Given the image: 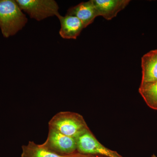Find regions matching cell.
I'll return each instance as SVG.
<instances>
[{"instance_id":"6da1fadb","label":"cell","mask_w":157,"mask_h":157,"mask_svg":"<svg viewBox=\"0 0 157 157\" xmlns=\"http://www.w3.org/2000/svg\"><path fill=\"white\" fill-rule=\"evenodd\" d=\"M28 21L15 0H0V29L5 38L17 34Z\"/></svg>"},{"instance_id":"7a4b0ae2","label":"cell","mask_w":157,"mask_h":157,"mask_svg":"<svg viewBox=\"0 0 157 157\" xmlns=\"http://www.w3.org/2000/svg\"><path fill=\"white\" fill-rule=\"evenodd\" d=\"M48 126L76 139L90 129L82 116L70 111H61L56 113L49 121Z\"/></svg>"},{"instance_id":"3957f363","label":"cell","mask_w":157,"mask_h":157,"mask_svg":"<svg viewBox=\"0 0 157 157\" xmlns=\"http://www.w3.org/2000/svg\"><path fill=\"white\" fill-rule=\"evenodd\" d=\"M21 11L31 18L41 21L48 17L60 15L59 6L54 0H15Z\"/></svg>"},{"instance_id":"277c9868","label":"cell","mask_w":157,"mask_h":157,"mask_svg":"<svg viewBox=\"0 0 157 157\" xmlns=\"http://www.w3.org/2000/svg\"><path fill=\"white\" fill-rule=\"evenodd\" d=\"M77 150L85 155H100L107 157H123L117 151L101 144L89 130L76 139Z\"/></svg>"},{"instance_id":"5b68a950","label":"cell","mask_w":157,"mask_h":157,"mask_svg":"<svg viewBox=\"0 0 157 157\" xmlns=\"http://www.w3.org/2000/svg\"><path fill=\"white\" fill-rule=\"evenodd\" d=\"M42 144L59 154H73L77 150L76 139L63 135L50 128H49L47 139Z\"/></svg>"},{"instance_id":"8992f818","label":"cell","mask_w":157,"mask_h":157,"mask_svg":"<svg viewBox=\"0 0 157 157\" xmlns=\"http://www.w3.org/2000/svg\"><path fill=\"white\" fill-rule=\"evenodd\" d=\"M98 16L107 20L116 17L120 11L124 9L130 3L129 0H93Z\"/></svg>"},{"instance_id":"52a82bcc","label":"cell","mask_w":157,"mask_h":157,"mask_svg":"<svg viewBox=\"0 0 157 157\" xmlns=\"http://www.w3.org/2000/svg\"><path fill=\"white\" fill-rule=\"evenodd\" d=\"M66 14L77 17L83 24L85 28L91 24L96 17L99 16L93 0L82 2L71 7Z\"/></svg>"},{"instance_id":"ba28073f","label":"cell","mask_w":157,"mask_h":157,"mask_svg":"<svg viewBox=\"0 0 157 157\" xmlns=\"http://www.w3.org/2000/svg\"><path fill=\"white\" fill-rule=\"evenodd\" d=\"M57 17L61 25L59 33L63 39H76L85 28L81 21L75 16L60 14Z\"/></svg>"},{"instance_id":"9c48e42d","label":"cell","mask_w":157,"mask_h":157,"mask_svg":"<svg viewBox=\"0 0 157 157\" xmlns=\"http://www.w3.org/2000/svg\"><path fill=\"white\" fill-rule=\"evenodd\" d=\"M141 83L157 80V49L150 51L141 58Z\"/></svg>"},{"instance_id":"30bf717a","label":"cell","mask_w":157,"mask_h":157,"mask_svg":"<svg viewBox=\"0 0 157 157\" xmlns=\"http://www.w3.org/2000/svg\"><path fill=\"white\" fill-rule=\"evenodd\" d=\"M22 148L21 157H71L72 155L59 154L43 144H37L33 141H29L27 145H23Z\"/></svg>"},{"instance_id":"8fae6325","label":"cell","mask_w":157,"mask_h":157,"mask_svg":"<svg viewBox=\"0 0 157 157\" xmlns=\"http://www.w3.org/2000/svg\"><path fill=\"white\" fill-rule=\"evenodd\" d=\"M139 93L150 108L157 110V80L140 83Z\"/></svg>"},{"instance_id":"7c38bea8","label":"cell","mask_w":157,"mask_h":157,"mask_svg":"<svg viewBox=\"0 0 157 157\" xmlns=\"http://www.w3.org/2000/svg\"><path fill=\"white\" fill-rule=\"evenodd\" d=\"M71 157H98L93 155H85L80 153H74L72 155Z\"/></svg>"},{"instance_id":"4fadbf2b","label":"cell","mask_w":157,"mask_h":157,"mask_svg":"<svg viewBox=\"0 0 157 157\" xmlns=\"http://www.w3.org/2000/svg\"><path fill=\"white\" fill-rule=\"evenodd\" d=\"M151 157H157V156H156L155 154H153L152 155Z\"/></svg>"}]
</instances>
